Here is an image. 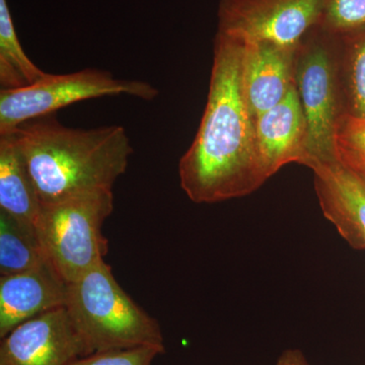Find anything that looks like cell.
<instances>
[{"mask_svg": "<svg viewBox=\"0 0 365 365\" xmlns=\"http://www.w3.org/2000/svg\"><path fill=\"white\" fill-rule=\"evenodd\" d=\"M323 0H220L217 32L242 42L297 48L319 25Z\"/></svg>", "mask_w": 365, "mask_h": 365, "instance_id": "7", "label": "cell"}, {"mask_svg": "<svg viewBox=\"0 0 365 365\" xmlns=\"http://www.w3.org/2000/svg\"><path fill=\"white\" fill-rule=\"evenodd\" d=\"M165 351V348L155 346L110 350L79 357L69 365H151L155 357Z\"/></svg>", "mask_w": 365, "mask_h": 365, "instance_id": "19", "label": "cell"}, {"mask_svg": "<svg viewBox=\"0 0 365 365\" xmlns=\"http://www.w3.org/2000/svg\"><path fill=\"white\" fill-rule=\"evenodd\" d=\"M336 158L365 180V119L343 114L335 136Z\"/></svg>", "mask_w": 365, "mask_h": 365, "instance_id": "17", "label": "cell"}, {"mask_svg": "<svg viewBox=\"0 0 365 365\" xmlns=\"http://www.w3.org/2000/svg\"><path fill=\"white\" fill-rule=\"evenodd\" d=\"M67 283L45 262L24 272L0 276V337L16 327L66 307Z\"/></svg>", "mask_w": 365, "mask_h": 365, "instance_id": "10", "label": "cell"}, {"mask_svg": "<svg viewBox=\"0 0 365 365\" xmlns=\"http://www.w3.org/2000/svg\"><path fill=\"white\" fill-rule=\"evenodd\" d=\"M242 54L241 40L216 33L205 110L179 165L182 189L195 203L250 195L269 179L242 90Z\"/></svg>", "mask_w": 365, "mask_h": 365, "instance_id": "1", "label": "cell"}, {"mask_svg": "<svg viewBox=\"0 0 365 365\" xmlns=\"http://www.w3.org/2000/svg\"><path fill=\"white\" fill-rule=\"evenodd\" d=\"M319 26L334 35L365 29V0H323Z\"/></svg>", "mask_w": 365, "mask_h": 365, "instance_id": "18", "label": "cell"}, {"mask_svg": "<svg viewBox=\"0 0 365 365\" xmlns=\"http://www.w3.org/2000/svg\"><path fill=\"white\" fill-rule=\"evenodd\" d=\"M86 355L66 307L24 322L0 343V365H69Z\"/></svg>", "mask_w": 365, "mask_h": 365, "instance_id": "8", "label": "cell"}, {"mask_svg": "<svg viewBox=\"0 0 365 365\" xmlns=\"http://www.w3.org/2000/svg\"><path fill=\"white\" fill-rule=\"evenodd\" d=\"M114 208L112 190H95L41 204L36 235L45 261L67 284L104 260L102 232Z\"/></svg>", "mask_w": 365, "mask_h": 365, "instance_id": "4", "label": "cell"}, {"mask_svg": "<svg viewBox=\"0 0 365 365\" xmlns=\"http://www.w3.org/2000/svg\"><path fill=\"white\" fill-rule=\"evenodd\" d=\"M66 309L88 355L146 346L165 348L157 319L124 292L104 260L67 284Z\"/></svg>", "mask_w": 365, "mask_h": 365, "instance_id": "3", "label": "cell"}, {"mask_svg": "<svg viewBox=\"0 0 365 365\" xmlns=\"http://www.w3.org/2000/svg\"><path fill=\"white\" fill-rule=\"evenodd\" d=\"M256 135L262 165L268 178L288 163L307 160V120L295 85L287 97L256 119Z\"/></svg>", "mask_w": 365, "mask_h": 365, "instance_id": "12", "label": "cell"}, {"mask_svg": "<svg viewBox=\"0 0 365 365\" xmlns=\"http://www.w3.org/2000/svg\"><path fill=\"white\" fill-rule=\"evenodd\" d=\"M121 95L151 101L158 97V91L145 81L116 78L111 72L101 69L47 73L26 88L0 91V135L31 120L55 114L67 106Z\"/></svg>", "mask_w": 365, "mask_h": 365, "instance_id": "6", "label": "cell"}, {"mask_svg": "<svg viewBox=\"0 0 365 365\" xmlns=\"http://www.w3.org/2000/svg\"><path fill=\"white\" fill-rule=\"evenodd\" d=\"M43 71L29 58L16 35L7 0H0V85L1 90H19L44 78Z\"/></svg>", "mask_w": 365, "mask_h": 365, "instance_id": "14", "label": "cell"}, {"mask_svg": "<svg viewBox=\"0 0 365 365\" xmlns=\"http://www.w3.org/2000/svg\"><path fill=\"white\" fill-rule=\"evenodd\" d=\"M309 168L324 216L352 248L365 251V180L337 158Z\"/></svg>", "mask_w": 365, "mask_h": 365, "instance_id": "9", "label": "cell"}, {"mask_svg": "<svg viewBox=\"0 0 365 365\" xmlns=\"http://www.w3.org/2000/svg\"><path fill=\"white\" fill-rule=\"evenodd\" d=\"M294 85L307 126V160H336L335 136L344 114L339 68V36L319 25L300 41L295 53Z\"/></svg>", "mask_w": 365, "mask_h": 365, "instance_id": "5", "label": "cell"}, {"mask_svg": "<svg viewBox=\"0 0 365 365\" xmlns=\"http://www.w3.org/2000/svg\"><path fill=\"white\" fill-rule=\"evenodd\" d=\"M338 36L344 114L365 119V29Z\"/></svg>", "mask_w": 365, "mask_h": 365, "instance_id": "15", "label": "cell"}, {"mask_svg": "<svg viewBox=\"0 0 365 365\" xmlns=\"http://www.w3.org/2000/svg\"><path fill=\"white\" fill-rule=\"evenodd\" d=\"M45 262L35 228L0 211V276L31 270Z\"/></svg>", "mask_w": 365, "mask_h": 365, "instance_id": "16", "label": "cell"}, {"mask_svg": "<svg viewBox=\"0 0 365 365\" xmlns=\"http://www.w3.org/2000/svg\"><path fill=\"white\" fill-rule=\"evenodd\" d=\"M242 43V90L256 122L260 115L279 104L294 85L297 47L270 42Z\"/></svg>", "mask_w": 365, "mask_h": 365, "instance_id": "11", "label": "cell"}, {"mask_svg": "<svg viewBox=\"0 0 365 365\" xmlns=\"http://www.w3.org/2000/svg\"><path fill=\"white\" fill-rule=\"evenodd\" d=\"M275 365H312L299 349H287L281 354Z\"/></svg>", "mask_w": 365, "mask_h": 365, "instance_id": "20", "label": "cell"}, {"mask_svg": "<svg viewBox=\"0 0 365 365\" xmlns=\"http://www.w3.org/2000/svg\"><path fill=\"white\" fill-rule=\"evenodd\" d=\"M41 202L11 134L0 135V211L35 228Z\"/></svg>", "mask_w": 365, "mask_h": 365, "instance_id": "13", "label": "cell"}, {"mask_svg": "<svg viewBox=\"0 0 365 365\" xmlns=\"http://www.w3.org/2000/svg\"><path fill=\"white\" fill-rule=\"evenodd\" d=\"M9 134L41 204L83 192L112 190L133 153L124 127L71 128L53 115L26 122Z\"/></svg>", "mask_w": 365, "mask_h": 365, "instance_id": "2", "label": "cell"}]
</instances>
